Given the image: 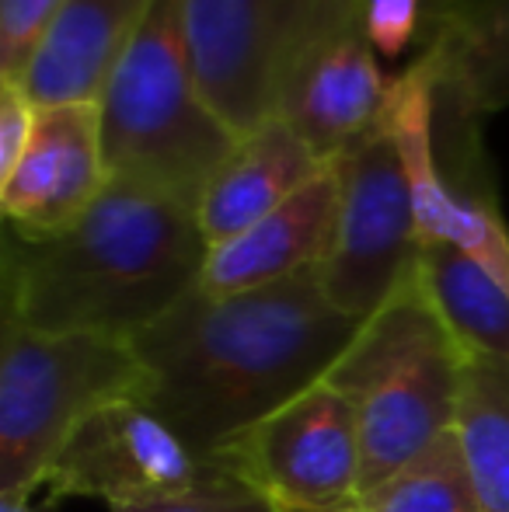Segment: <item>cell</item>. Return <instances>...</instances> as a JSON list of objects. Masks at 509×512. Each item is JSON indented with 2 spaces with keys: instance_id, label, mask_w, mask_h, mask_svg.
I'll return each mask as SVG.
<instances>
[{
  "instance_id": "obj_10",
  "label": "cell",
  "mask_w": 509,
  "mask_h": 512,
  "mask_svg": "<svg viewBox=\"0 0 509 512\" xmlns=\"http://www.w3.org/2000/svg\"><path fill=\"white\" fill-rule=\"evenodd\" d=\"M391 81L363 28L360 0H325L276 95L279 119L332 164L384 122Z\"/></svg>"
},
{
  "instance_id": "obj_22",
  "label": "cell",
  "mask_w": 509,
  "mask_h": 512,
  "mask_svg": "<svg viewBox=\"0 0 509 512\" xmlns=\"http://www.w3.org/2000/svg\"><path fill=\"white\" fill-rule=\"evenodd\" d=\"M35 115H39V105L25 91V84L0 77V178L25 154L35 129Z\"/></svg>"
},
{
  "instance_id": "obj_23",
  "label": "cell",
  "mask_w": 509,
  "mask_h": 512,
  "mask_svg": "<svg viewBox=\"0 0 509 512\" xmlns=\"http://www.w3.org/2000/svg\"><path fill=\"white\" fill-rule=\"evenodd\" d=\"M56 502H32V495H0V512H53Z\"/></svg>"
},
{
  "instance_id": "obj_4",
  "label": "cell",
  "mask_w": 509,
  "mask_h": 512,
  "mask_svg": "<svg viewBox=\"0 0 509 512\" xmlns=\"http://www.w3.org/2000/svg\"><path fill=\"white\" fill-rule=\"evenodd\" d=\"M468 352L415 279L363 321L328 384L346 391L360 418V495L419 457L433 439L454 429L457 394Z\"/></svg>"
},
{
  "instance_id": "obj_21",
  "label": "cell",
  "mask_w": 509,
  "mask_h": 512,
  "mask_svg": "<svg viewBox=\"0 0 509 512\" xmlns=\"http://www.w3.org/2000/svg\"><path fill=\"white\" fill-rule=\"evenodd\" d=\"M109 512H279V509L255 485H248L241 474H234V478L220 481V485L206 488V492L182 495V499L143 502V506H116Z\"/></svg>"
},
{
  "instance_id": "obj_20",
  "label": "cell",
  "mask_w": 509,
  "mask_h": 512,
  "mask_svg": "<svg viewBox=\"0 0 509 512\" xmlns=\"http://www.w3.org/2000/svg\"><path fill=\"white\" fill-rule=\"evenodd\" d=\"M429 7L433 0H360L363 28L377 53L398 60L415 42H422Z\"/></svg>"
},
{
  "instance_id": "obj_19",
  "label": "cell",
  "mask_w": 509,
  "mask_h": 512,
  "mask_svg": "<svg viewBox=\"0 0 509 512\" xmlns=\"http://www.w3.org/2000/svg\"><path fill=\"white\" fill-rule=\"evenodd\" d=\"M67 0H0V77L21 81Z\"/></svg>"
},
{
  "instance_id": "obj_17",
  "label": "cell",
  "mask_w": 509,
  "mask_h": 512,
  "mask_svg": "<svg viewBox=\"0 0 509 512\" xmlns=\"http://www.w3.org/2000/svg\"><path fill=\"white\" fill-rule=\"evenodd\" d=\"M454 432L482 509L509 512V359H464Z\"/></svg>"
},
{
  "instance_id": "obj_6",
  "label": "cell",
  "mask_w": 509,
  "mask_h": 512,
  "mask_svg": "<svg viewBox=\"0 0 509 512\" xmlns=\"http://www.w3.org/2000/svg\"><path fill=\"white\" fill-rule=\"evenodd\" d=\"M332 168L339 216L332 251L318 272L328 300L363 324L419 272V216L401 150L384 122L342 150Z\"/></svg>"
},
{
  "instance_id": "obj_24",
  "label": "cell",
  "mask_w": 509,
  "mask_h": 512,
  "mask_svg": "<svg viewBox=\"0 0 509 512\" xmlns=\"http://www.w3.org/2000/svg\"><path fill=\"white\" fill-rule=\"evenodd\" d=\"M276 509L279 512H363L360 502H356V506H346V509H307V506H279L276 502Z\"/></svg>"
},
{
  "instance_id": "obj_11",
  "label": "cell",
  "mask_w": 509,
  "mask_h": 512,
  "mask_svg": "<svg viewBox=\"0 0 509 512\" xmlns=\"http://www.w3.org/2000/svg\"><path fill=\"white\" fill-rule=\"evenodd\" d=\"M109 182L98 102L39 105L25 154L0 178V213L14 237L49 241L74 227Z\"/></svg>"
},
{
  "instance_id": "obj_16",
  "label": "cell",
  "mask_w": 509,
  "mask_h": 512,
  "mask_svg": "<svg viewBox=\"0 0 509 512\" xmlns=\"http://www.w3.org/2000/svg\"><path fill=\"white\" fill-rule=\"evenodd\" d=\"M419 283L468 356L509 359V290L468 251L422 241Z\"/></svg>"
},
{
  "instance_id": "obj_7",
  "label": "cell",
  "mask_w": 509,
  "mask_h": 512,
  "mask_svg": "<svg viewBox=\"0 0 509 512\" xmlns=\"http://www.w3.org/2000/svg\"><path fill=\"white\" fill-rule=\"evenodd\" d=\"M234 474L220 460L199 457L140 398H126L95 411L67 439L42 488L53 502L84 495L116 509L196 495Z\"/></svg>"
},
{
  "instance_id": "obj_5",
  "label": "cell",
  "mask_w": 509,
  "mask_h": 512,
  "mask_svg": "<svg viewBox=\"0 0 509 512\" xmlns=\"http://www.w3.org/2000/svg\"><path fill=\"white\" fill-rule=\"evenodd\" d=\"M133 342L63 335L0 317V495H35L67 439L95 411L140 398Z\"/></svg>"
},
{
  "instance_id": "obj_3",
  "label": "cell",
  "mask_w": 509,
  "mask_h": 512,
  "mask_svg": "<svg viewBox=\"0 0 509 512\" xmlns=\"http://www.w3.org/2000/svg\"><path fill=\"white\" fill-rule=\"evenodd\" d=\"M98 112L112 178L150 185L192 209L241 140L196 81L185 0H154L112 67Z\"/></svg>"
},
{
  "instance_id": "obj_15",
  "label": "cell",
  "mask_w": 509,
  "mask_h": 512,
  "mask_svg": "<svg viewBox=\"0 0 509 512\" xmlns=\"http://www.w3.org/2000/svg\"><path fill=\"white\" fill-rule=\"evenodd\" d=\"M422 53L440 88L475 115L509 105V0H433Z\"/></svg>"
},
{
  "instance_id": "obj_14",
  "label": "cell",
  "mask_w": 509,
  "mask_h": 512,
  "mask_svg": "<svg viewBox=\"0 0 509 512\" xmlns=\"http://www.w3.org/2000/svg\"><path fill=\"white\" fill-rule=\"evenodd\" d=\"M150 7L154 0H67L21 77L35 105L98 102Z\"/></svg>"
},
{
  "instance_id": "obj_13",
  "label": "cell",
  "mask_w": 509,
  "mask_h": 512,
  "mask_svg": "<svg viewBox=\"0 0 509 512\" xmlns=\"http://www.w3.org/2000/svg\"><path fill=\"white\" fill-rule=\"evenodd\" d=\"M325 168L328 164L293 133L290 122L279 115L262 119L252 133L241 136L199 199L196 220L206 241L220 244L241 234L265 213L297 196Z\"/></svg>"
},
{
  "instance_id": "obj_2",
  "label": "cell",
  "mask_w": 509,
  "mask_h": 512,
  "mask_svg": "<svg viewBox=\"0 0 509 512\" xmlns=\"http://www.w3.org/2000/svg\"><path fill=\"white\" fill-rule=\"evenodd\" d=\"M206 255L196 209L112 178L102 199L49 241H21L7 230L0 317L133 342L196 290Z\"/></svg>"
},
{
  "instance_id": "obj_8",
  "label": "cell",
  "mask_w": 509,
  "mask_h": 512,
  "mask_svg": "<svg viewBox=\"0 0 509 512\" xmlns=\"http://www.w3.org/2000/svg\"><path fill=\"white\" fill-rule=\"evenodd\" d=\"M220 464L279 506H356L363 450L353 398L321 380L227 446Z\"/></svg>"
},
{
  "instance_id": "obj_12",
  "label": "cell",
  "mask_w": 509,
  "mask_h": 512,
  "mask_svg": "<svg viewBox=\"0 0 509 512\" xmlns=\"http://www.w3.org/2000/svg\"><path fill=\"white\" fill-rule=\"evenodd\" d=\"M335 216H339V178L328 164L283 206L265 213L241 234L210 244L199 290L227 297L300 276L307 269H321L332 251Z\"/></svg>"
},
{
  "instance_id": "obj_1",
  "label": "cell",
  "mask_w": 509,
  "mask_h": 512,
  "mask_svg": "<svg viewBox=\"0 0 509 512\" xmlns=\"http://www.w3.org/2000/svg\"><path fill=\"white\" fill-rule=\"evenodd\" d=\"M360 328L328 300L318 269L227 297L196 286L133 338L147 373L140 401L199 457L220 460L262 418L328 380Z\"/></svg>"
},
{
  "instance_id": "obj_18",
  "label": "cell",
  "mask_w": 509,
  "mask_h": 512,
  "mask_svg": "<svg viewBox=\"0 0 509 512\" xmlns=\"http://www.w3.org/2000/svg\"><path fill=\"white\" fill-rule=\"evenodd\" d=\"M363 512H485L471 481L461 439L447 429L419 457L360 495Z\"/></svg>"
},
{
  "instance_id": "obj_9",
  "label": "cell",
  "mask_w": 509,
  "mask_h": 512,
  "mask_svg": "<svg viewBox=\"0 0 509 512\" xmlns=\"http://www.w3.org/2000/svg\"><path fill=\"white\" fill-rule=\"evenodd\" d=\"M325 0H185V32L206 102L238 136L276 112L293 53Z\"/></svg>"
}]
</instances>
